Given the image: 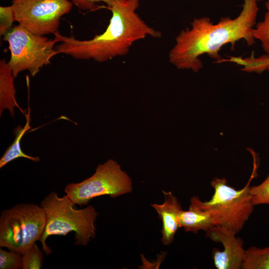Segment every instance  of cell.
Masks as SVG:
<instances>
[{"mask_svg":"<svg viewBox=\"0 0 269 269\" xmlns=\"http://www.w3.org/2000/svg\"><path fill=\"white\" fill-rule=\"evenodd\" d=\"M242 8L235 18L221 17L216 24L208 17L195 18L191 27L182 30L175 38V43L168 53L169 62L179 69L198 72L203 67L200 57L207 54L220 61L221 47L244 39L248 46L255 42L252 35L259 7L256 0H243Z\"/></svg>","mask_w":269,"mask_h":269,"instance_id":"1","label":"cell"},{"mask_svg":"<svg viewBox=\"0 0 269 269\" xmlns=\"http://www.w3.org/2000/svg\"><path fill=\"white\" fill-rule=\"evenodd\" d=\"M139 5L135 0H117L109 8L112 16L106 29L89 40L56 32L54 39L61 42L55 48L58 54L104 62L127 54L137 40L147 36L160 38L162 33L149 26L136 12Z\"/></svg>","mask_w":269,"mask_h":269,"instance_id":"2","label":"cell"},{"mask_svg":"<svg viewBox=\"0 0 269 269\" xmlns=\"http://www.w3.org/2000/svg\"><path fill=\"white\" fill-rule=\"evenodd\" d=\"M249 151L253 156V170L243 188L237 190L228 185L226 178L215 177L210 183L214 192L209 200L202 201L197 196L190 199V205L206 212L215 226L224 227L236 235L243 229L254 210L250 188L257 175L258 165L255 152Z\"/></svg>","mask_w":269,"mask_h":269,"instance_id":"3","label":"cell"},{"mask_svg":"<svg viewBox=\"0 0 269 269\" xmlns=\"http://www.w3.org/2000/svg\"><path fill=\"white\" fill-rule=\"evenodd\" d=\"M75 205L66 195L60 197L54 191L41 202L40 206L45 213L46 224L39 242L46 255L52 252L46 244L49 236H66L74 232L75 244L83 246H86L95 237V223L98 216L96 209L92 205L76 209Z\"/></svg>","mask_w":269,"mask_h":269,"instance_id":"4","label":"cell"},{"mask_svg":"<svg viewBox=\"0 0 269 269\" xmlns=\"http://www.w3.org/2000/svg\"><path fill=\"white\" fill-rule=\"evenodd\" d=\"M45 224L40 205L21 203L3 210L0 216V247L23 255L39 241Z\"/></svg>","mask_w":269,"mask_h":269,"instance_id":"5","label":"cell"},{"mask_svg":"<svg viewBox=\"0 0 269 269\" xmlns=\"http://www.w3.org/2000/svg\"><path fill=\"white\" fill-rule=\"evenodd\" d=\"M3 40L8 44L10 56L7 64L14 78L24 70L35 76L58 54L54 48L57 42L54 38L35 34L19 24L8 31Z\"/></svg>","mask_w":269,"mask_h":269,"instance_id":"6","label":"cell"},{"mask_svg":"<svg viewBox=\"0 0 269 269\" xmlns=\"http://www.w3.org/2000/svg\"><path fill=\"white\" fill-rule=\"evenodd\" d=\"M132 181L120 164L110 159L100 164L90 177L67 184L64 192L76 205H87L94 198L108 195L115 198L131 192Z\"/></svg>","mask_w":269,"mask_h":269,"instance_id":"7","label":"cell"},{"mask_svg":"<svg viewBox=\"0 0 269 269\" xmlns=\"http://www.w3.org/2000/svg\"><path fill=\"white\" fill-rule=\"evenodd\" d=\"M15 21L41 36L58 32L61 17L69 13L70 0H12Z\"/></svg>","mask_w":269,"mask_h":269,"instance_id":"8","label":"cell"},{"mask_svg":"<svg viewBox=\"0 0 269 269\" xmlns=\"http://www.w3.org/2000/svg\"><path fill=\"white\" fill-rule=\"evenodd\" d=\"M206 236L211 240L220 243L224 249L214 248L212 257L218 269H241L245 259L244 241L236 234L224 227L214 226L206 232Z\"/></svg>","mask_w":269,"mask_h":269,"instance_id":"9","label":"cell"},{"mask_svg":"<svg viewBox=\"0 0 269 269\" xmlns=\"http://www.w3.org/2000/svg\"><path fill=\"white\" fill-rule=\"evenodd\" d=\"M164 201L162 204L153 203L151 206L155 210L162 221L161 242L169 245L174 241L176 233L179 227L178 216L182 210L178 199L171 191H163Z\"/></svg>","mask_w":269,"mask_h":269,"instance_id":"10","label":"cell"},{"mask_svg":"<svg viewBox=\"0 0 269 269\" xmlns=\"http://www.w3.org/2000/svg\"><path fill=\"white\" fill-rule=\"evenodd\" d=\"M14 78L11 70L4 59L0 61V115L5 109L8 110L11 116L14 117V109L18 108L25 115L15 98L16 91Z\"/></svg>","mask_w":269,"mask_h":269,"instance_id":"11","label":"cell"},{"mask_svg":"<svg viewBox=\"0 0 269 269\" xmlns=\"http://www.w3.org/2000/svg\"><path fill=\"white\" fill-rule=\"evenodd\" d=\"M178 222L180 228H182L186 232L193 233H197L200 230L206 232L215 226L206 212L191 205L188 210L180 211Z\"/></svg>","mask_w":269,"mask_h":269,"instance_id":"12","label":"cell"},{"mask_svg":"<svg viewBox=\"0 0 269 269\" xmlns=\"http://www.w3.org/2000/svg\"><path fill=\"white\" fill-rule=\"evenodd\" d=\"M26 123L22 127L17 126L14 130L15 139L12 143L10 144L0 159V168L3 167L9 162L17 158L22 157L28 159L31 161L36 162L39 161L37 156H32L24 153L20 146V141L25 133L31 129L30 123V108L28 106L27 113L25 114Z\"/></svg>","mask_w":269,"mask_h":269,"instance_id":"13","label":"cell"},{"mask_svg":"<svg viewBox=\"0 0 269 269\" xmlns=\"http://www.w3.org/2000/svg\"><path fill=\"white\" fill-rule=\"evenodd\" d=\"M242 269H269V246H252L245 250Z\"/></svg>","mask_w":269,"mask_h":269,"instance_id":"14","label":"cell"},{"mask_svg":"<svg viewBox=\"0 0 269 269\" xmlns=\"http://www.w3.org/2000/svg\"><path fill=\"white\" fill-rule=\"evenodd\" d=\"M266 12L264 20L259 22L252 30V35L255 39L259 40L262 47L269 56V0L265 2Z\"/></svg>","mask_w":269,"mask_h":269,"instance_id":"15","label":"cell"},{"mask_svg":"<svg viewBox=\"0 0 269 269\" xmlns=\"http://www.w3.org/2000/svg\"><path fill=\"white\" fill-rule=\"evenodd\" d=\"M43 256L36 243L22 255V269H39L42 267Z\"/></svg>","mask_w":269,"mask_h":269,"instance_id":"16","label":"cell"},{"mask_svg":"<svg viewBox=\"0 0 269 269\" xmlns=\"http://www.w3.org/2000/svg\"><path fill=\"white\" fill-rule=\"evenodd\" d=\"M250 193L255 206L269 205V173L266 179L258 185L251 186Z\"/></svg>","mask_w":269,"mask_h":269,"instance_id":"17","label":"cell"},{"mask_svg":"<svg viewBox=\"0 0 269 269\" xmlns=\"http://www.w3.org/2000/svg\"><path fill=\"white\" fill-rule=\"evenodd\" d=\"M22 266V255L9 250L0 249V269H19Z\"/></svg>","mask_w":269,"mask_h":269,"instance_id":"18","label":"cell"},{"mask_svg":"<svg viewBox=\"0 0 269 269\" xmlns=\"http://www.w3.org/2000/svg\"><path fill=\"white\" fill-rule=\"evenodd\" d=\"M15 21L12 5L0 6V34L4 35L9 31Z\"/></svg>","mask_w":269,"mask_h":269,"instance_id":"19","label":"cell"},{"mask_svg":"<svg viewBox=\"0 0 269 269\" xmlns=\"http://www.w3.org/2000/svg\"><path fill=\"white\" fill-rule=\"evenodd\" d=\"M71 2L79 9L83 10L93 11L98 10L101 7L98 3L103 2L107 5V8H109L117 0H70Z\"/></svg>","mask_w":269,"mask_h":269,"instance_id":"20","label":"cell"},{"mask_svg":"<svg viewBox=\"0 0 269 269\" xmlns=\"http://www.w3.org/2000/svg\"><path fill=\"white\" fill-rule=\"evenodd\" d=\"M251 65L255 72L261 73L269 67V56L266 54L258 58L253 57Z\"/></svg>","mask_w":269,"mask_h":269,"instance_id":"21","label":"cell"},{"mask_svg":"<svg viewBox=\"0 0 269 269\" xmlns=\"http://www.w3.org/2000/svg\"><path fill=\"white\" fill-rule=\"evenodd\" d=\"M258 2V1H264L265 0H256Z\"/></svg>","mask_w":269,"mask_h":269,"instance_id":"22","label":"cell"},{"mask_svg":"<svg viewBox=\"0 0 269 269\" xmlns=\"http://www.w3.org/2000/svg\"><path fill=\"white\" fill-rule=\"evenodd\" d=\"M267 70L269 71V67H268Z\"/></svg>","mask_w":269,"mask_h":269,"instance_id":"23","label":"cell"},{"mask_svg":"<svg viewBox=\"0 0 269 269\" xmlns=\"http://www.w3.org/2000/svg\"><path fill=\"white\" fill-rule=\"evenodd\" d=\"M137 0V1H139L140 0Z\"/></svg>","mask_w":269,"mask_h":269,"instance_id":"24","label":"cell"}]
</instances>
